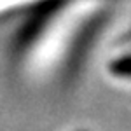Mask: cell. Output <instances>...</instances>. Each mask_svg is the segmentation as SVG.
I'll use <instances>...</instances> for the list:
<instances>
[{
  "mask_svg": "<svg viewBox=\"0 0 131 131\" xmlns=\"http://www.w3.org/2000/svg\"><path fill=\"white\" fill-rule=\"evenodd\" d=\"M110 72L115 77H131V56L114 61L110 67Z\"/></svg>",
  "mask_w": 131,
  "mask_h": 131,
  "instance_id": "6da1fadb",
  "label": "cell"
}]
</instances>
